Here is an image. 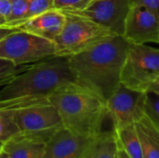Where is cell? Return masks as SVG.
Returning a JSON list of instances; mask_svg holds the SVG:
<instances>
[{"mask_svg": "<svg viewBox=\"0 0 159 158\" xmlns=\"http://www.w3.org/2000/svg\"><path fill=\"white\" fill-rule=\"evenodd\" d=\"M10 13V2L9 0H0V17L7 19Z\"/></svg>", "mask_w": 159, "mask_h": 158, "instance_id": "24", "label": "cell"}, {"mask_svg": "<svg viewBox=\"0 0 159 158\" xmlns=\"http://www.w3.org/2000/svg\"><path fill=\"white\" fill-rule=\"evenodd\" d=\"M129 7V0H92L83 10L68 13L82 16L116 35H122Z\"/></svg>", "mask_w": 159, "mask_h": 158, "instance_id": "9", "label": "cell"}, {"mask_svg": "<svg viewBox=\"0 0 159 158\" xmlns=\"http://www.w3.org/2000/svg\"><path fill=\"white\" fill-rule=\"evenodd\" d=\"M10 13L7 19V25L18 27L26 20L29 0H9Z\"/></svg>", "mask_w": 159, "mask_h": 158, "instance_id": "18", "label": "cell"}, {"mask_svg": "<svg viewBox=\"0 0 159 158\" xmlns=\"http://www.w3.org/2000/svg\"><path fill=\"white\" fill-rule=\"evenodd\" d=\"M143 111L144 116L159 129V92H144Z\"/></svg>", "mask_w": 159, "mask_h": 158, "instance_id": "19", "label": "cell"}, {"mask_svg": "<svg viewBox=\"0 0 159 158\" xmlns=\"http://www.w3.org/2000/svg\"><path fill=\"white\" fill-rule=\"evenodd\" d=\"M130 6H142L159 15V0H129Z\"/></svg>", "mask_w": 159, "mask_h": 158, "instance_id": "23", "label": "cell"}, {"mask_svg": "<svg viewBox=\"0 0 159 158\" xmlns=\"http://www.w3.org/2000/svg\"><path fill=\"white\" fill-rule=\"evenodd\" d=\"M8 158H43L45 143L18 136L3 144Z\"/></svg>", "mask_w": 159, "mask_h": 158, "instance_id": "13", "label": "cell"}, {"mask_svg": "<svg viewBox=\"0 0 159 158\" xmlns=\"http://www.w3.org/2000/svg\"><path fill=\"white\" fill-rule=\"evenodd\" d=\"M65 22V14L57 9H50L29 19L17 28L54 42Z\"/></svg>", "mask_w": 159, "mask_h": 158, "instance_id": "12", "label": "cell"}, {"mask_svg": "<svg viewBox=\"0 0 159 158\" xmlns=\"http://www.w3.org/2000/svg\"><path fill=\"white\" fill-rule=\"evenodd\" d=\"M120 84L139 92H159L158 48L148 44L129 43Z\"/></svg>", "mask_w": 159, "mask_h": 158, "instance_id": "4", "label": "cell"}, {"mask_svg": "<svg viewBox=\"0 0 159 158\" xmlns=\"http://www.w3.org/2000/svg\"><path fill=\"white\" fill-rule=\"evenodd\" d=\"M116 158H117V156H116Z\"/></svg>", "mask_w": 159, "mask_h": 158, "instance_id": "30", "label": "cell"}, {"mask_svg": "<svg viewBox=\"0 0 159 158\" xmlns=\"http://www.w3.org/2000/svg\"><path fill=\"white\" fill-rule=\"evenodd\" d=\"M68 57L52 56L26 65L0 86V100L48 99L57 90L75 84Z\"/></svg>", "mask_w": 159, "mask_h": 158, "instance_id": "2", "label": "cell"}, {"mask_svg": "<svg viewBox=\"0 0 159 158\" xmlns=\"http://www.w3.org/2000/svg\"><path fill=\"white\" fill-rule=\"evenodd\" d=\"M134 126L140 140L143 158H159V129L146 116Z\"/></svg>", "mask_w": 159, "mask_h": 158, "instance_id": "14", "label": "cell"}, {"mask_svg": "<svg viewBox=\"0 0 159 158\" xmlns=\"http://www.w3.org/2000/svg\"><path fill=\"white\" fill-rule=\"evenodd\" d=\"M117 158H129L121 149L117 148Z\"/></svg>", "mask_w": 159, "mask_h": 158, "instance_id": "26", "label": "cell"}, {"mask_svg": "<svg viewBox=\"0 0 159 158\" xmlns=\"http://www.w3.org/2000/svg\"><path fill=\"white\" fill-rule=\"evenodd\" d=\"M122 36L130 44H158L159 15L142 6H130Z\"/></svg>", "mask_w": 159, "mask_h": 158, "instance_id": "10", "label": "cell"}, {"mask_svg": "<svg viewBox=\"0 0 159 158\" xmlns=\"http://www.w3.org/2000/svg\"><path fill=\"white\" fill-rule=\"evenodd\" d=\"M128 47L122 35H112L68 57L76 84L105 102L120 85Z\"/></svg>", "mask_w": 159, "mask_h": 158, "instance_id": "1", "label": "cell"}, {"mask_svg": "<svg viewBox=\"0 0 159 158\" xmlns=\"http://www.w3.org/2000/svg\"><path fill=\"white\" fill-rule=\"evenodd\" d=\"M144 93L119 85L116 91L105 101L108 118L112 129L134 125L144 116Z\"/></svg>", "mask_w": 159, "mask_h": 158, "instance_id": "8", "label": "cell"}, {"mask_svg": "<svg viewBox=\"0 0 159 158\" xmlns=\"http://www.w3.org/2000/svg\"><path fill=\"white\" fill-rule=\"evenodd\" d=\"M53 3H54V0H29V7H28V12L26 16V20L41 13H44L48 10L53 9L54 8Z\"/></svg>", "mask_w": 159, "mask_h": 158, "instance_id": "21", "label": "cell"}, {"mask_svg": "<svg viewBox=\"0 0 159 158\" xmlns=\"http://www.w3.org/2000/svg\"><path fill=\"white\" fill-rule=\"evenodd\" d=\"M15 111L0 112V142L3 144L20 136L19 129L13 119Z\"/></svg>", "mask_w": 159, "mask_h": 158, "instance_id": "17", "label": "cell"}, {"mask_svg": "<svg viewBox=\"0 0 159 158\" xmlns=\"http://www.w3.org/2000/svg\"><path fill=\"white\" fill-rule=\"evenodd\" d=\"M57 109L63 129L85 137H97L108 118L105 102L76 83L66 86L48 98Z\"/></svg>", "mask_w": 159, "mask_h": 158, "instance_id": "3", "label": "cell"}, {"mask_svg": "<svg viewBox=\"0 0 159 158\" xmlns=\"http://www.w3.org/2000/svg\"><path fill=\"white\" fill-rule=\"evenodd\" d=\"M23 68L22 66H16L11 61L0 59V86L3 85L15 74L20 72Z\"/></svg>", "mask_w": 159, "mask_h": 158, "instance_id": "22", "label": "cell"}, {"mask_svg": "<svg viewBox=\"0 0 159 158\" xmlns=\"http://www.w3.org/2000/svg\"><path fill=\"white\" fill-rule=\"evenodd\" d=\"M0 26H7L6 23V20L2 17H0Z\"/></svg>", "mask_w": 159, "mask_h": 158, "instance_id": "27", "label": "cell"}, {"mask_svg": "<svg viewBox=\"0 0 159 158\" xmlns=\"http://www.w3.org/2000/svg\"><path fill=\"white\" fill-rule=\"evenodd\" d=\"M92 0H54V9L62 12H75L86 8Z\"/></svg>", "mask_w": 159, "mask_h": 158, "instance_id": "20", "label": "cell"}, {"mask_svg": "<svg viewBox=\"0 0 159 158\" xmlns=\"http://www.w3.org/2000/svg\"><path fill=\"white\" fill-rule=\"evenodd\" d=\"M117 143L114 130H103L95 140L86 158H116Z\"/></svg>", "mask_w": 159, "mask_h": 158, "instance_id": "16", "label": "cell"}, {"mask_svg": "<svg viewBox=\"0 0 159 158\" xmlns=\"http://www.w3.org/2000/svg\"><path fill=\"white\" fill-rule=\"evenodd\" d=\"M63 13L64 25L53 42L55 56H73L107 37L116 35L89 19L73 13Z\"/></svg>", "mask_w": 159, "mask_h": 158, "instance_id": "5", "label": "cell"}, {"mask_svg": "<svg viewBox=\"0 0 159 158\" xmlns=\"http://www.w3.org/2000/svg\"><path fill=\"white\" fill-rule=\"evenodd\" d=\"M55 56L54 43L22 30L0 39V59L22 66Z\"/></svg>", "mask_w": 159, "mask_h": 158, "instance_id": "6", "label": "cell"}, {"mask_svg": "<svg viewBox=\"0 0 159 158\" xmlns=\"http://www.w3.org/2000/svg\"><path fill=\"white\" fill-rule=\"evenodd\" d=\"M13 119L20 136L44 143L58 130L63 129L57 109L48 101L16 110Z\"/></svg>", "mask_w": 159, "mask_h": 158, "instance_id": "7", "label": "cell"}, {"mask_svg": "<svg viewBox=\"0 0 159 158\" xmlns=\"http://www.w3.org/2000/svg\"><path fill=\"white\" fill-rule=\"evenodd\" d=\"M17 27H11V26H0V39L4 38L6 35H7L8 34L14 32L15 30H17Z\"/></svg>", "mask_w": 159, "mask_h": 158, "instance_id": "25", "label": "cell"}, {"mask_svg": "<svg viewBox=\"0 0 159 158\" xmlns=\"http://www.w3.org/2000/svg\"><path fill=\"white\" fill-rule=\"evenodd\" d=\"M113 130L118 149H121L129 158H143L140 140L134 125H129Z\"/></svg>", "mask_w": 159, "mask_h": 158, "instance_id": "15", "label": "cell"}, {"mask_svg": "<svg viewBox=\"0 0 159 158\" xmlns=\"http://www.w3.org/2000/svg\"><path fill=\"white\" fill-rule=\"evenodd\" d=\"M97 137H85L61 129L45 143L43 158H86Z\"/></svg>", "mask_w": 159, "mask_h": 158, "instance_id": "11", "label": "cell"}, {"mask_svg": "<svg viewBox=\"0 0 159 158\" xmlns=\"http://www.w3.org/2000/svg\"><path fill=\"white\" fill-rule=\"evenodd\" d=\"M2 147H3V143L0 142V152H1V150H2Z\"/></svg>", "mask_w": 159, "mask_h": 158, "instance_id": "29", "label": "cell"}, {"mask_svg": "<svg viewBox=\"0 0 159 158\" xmlns=\"http://www.w3.org/2000/svg\"><path fill=\"white\" fill-rule=\"evenodd\" d=\"M0 158H8V156H7V154L3 151V149L0 152Z\"/></svg>", "mask_w": 159, "mask_h": 158, "instance_id": "28", "label": "cell"}]
</instances>
